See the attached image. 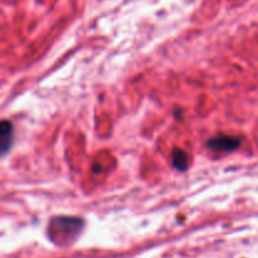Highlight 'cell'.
Wrapping results in <instances>:
<instances>
[{"mask_svg":"<svg viewBox=\"0 0 258 258\" xmlns=\"http://www.w3.org/2000/svg\"><path fill=\"white\" fill-rule=\"evenodd\" d=\"M241 145V139L233 136H217L207 143V146L216 151H234Z\"/></svg>","mask_w":258,"mask_h":258,"instance_id":"obj_1","label":"cell"},{"mask_svg":"<svg viewBox=\"0 0 258 258\" xmlns=\"http://www.w3.org/2000/svg\"><path fill=\"white\" fill-rule=\"evenodd\" d=\"M13 125L10 121H0V155L9 151L13 144Z\"/></svg>","mask_w":258,"mask_h":258,"instance_id":"obj_2","label":"cell"},{"mask_svg":"<svg viewBox=\"0 0 258 258\" xmlns=\"http://www.w3.org/2000/svg\"><path fill=\"white\" fill-rule=\"evenodd\" d=\"M173 164L178 170L184 171L188 168V155L181 150H175L173 154Z\"/></svg>","mask_w":258,"mask_h":258,"instance_id":"obj_3","label":"cell"}]
</instances>
